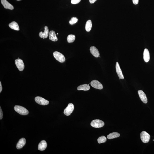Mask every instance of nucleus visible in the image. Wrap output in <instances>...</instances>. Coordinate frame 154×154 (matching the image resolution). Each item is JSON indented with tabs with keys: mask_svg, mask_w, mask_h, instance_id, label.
I'll return each instance as SVG.
<instances>
[{
	"mask_svg": "<svg viewBox=\"0 0 154 154\" xmlns=\"http://www.w3.org/2000/svg\"><path fill=\"white\" fill-rule=\"evenodd\" d=\"M16 0L18 1H19L21 0Z\"/></svg>",
	"mask_w": 154,
	"mask_h": 154,
	"instance_id": "c756f323",
	"label": "nucleus"
},
{
	"mask_svg": "<svg viewBox=\"0 0 154 154\" xmlns=\"http://www.w3.org/2000/svg\"><path fill=\"white\" fill-rule=\"evenodd\" d=\"M1 2L3 6L5 8L11 10H13L14 9V7L6 0H1Z\"/></svg>",
	"mask_w": 154,
	"mask_h": 154,
	"instance_id": "ddd939ff",
	"label": "nucleus"
},
{
	"mask_svg": "<svg viewBox=\"0 0 154 154\" xmlns=\"http://www.w3.org/2000/svg\"><path fill=\"white\" fill-rule=\"evenodd\" d=\"M90 89V87L89 85L84 84L79 86L77 87V90H83L84 91H88Z\"/></svg>",
	"mask_w": 154,
	"mask_h": 154,
	"instance_id": "6ab92c4d",
	"label": "nucleus"
},
{
	"mask_svg": "<svg viewBox=\"0 0 154 154\" xmlns=\"http://www.w3.org/2000/svg\"><path fill=\"white\" fill-rule=\"evenodd\" d=\"M26 143V139L24 138H22L20 139L16 145V148L18 149H19L23 148L25 144Z\"/></svg>",
	"mask_w": 154,
	"mask_h": 154,
	"instance_id": "2eb2a0df",
	"label": "nucleus"
},
{
	"mask_svg": "<svg viewBox=\"0 0 154 154\" xmlns=\"http://www.w3.org/2000/svg\"><path fill=\"white\" fill-rule=\"evenodd\" d=\"M81 0H72L71 3L73 4H76L80 2Z\"/></svg>",
	"mask_w": 154,
	"mask_h": 154,
	"instance_id": "393cba45",
	"label": "nucleus"
},
{
	"mask_svg": "<svg viewBox=\"0 0 154 154\" xmlns=\"http://www.w3.org/2000/svg\"><path fill=\"white\" fill-rule=\"evenodd\" d=\"M133 3L135 5L139 3V0H132Z\"/></svg>",
	"mask_w": 154,
	"mask_h": 154,
	"instance_id": "bb28decb",
	"label": "nucleus"
},
{
	"mask_svg": "<svg viewBox=\"0 0 154 154\" xmlns=\"http://www.w3.org/2000/svg\"><path fill=\"white\" fill-rule=\"evenodd\" d=\"M107 140L105 136H102L99 137V138L97 139V141L98 143L99 144L101 143H104Z\"/></svg>",
	"mask_w": 154,
	"mask_h": 154,
	"instance_id": "5701e85b",
	"label": "nucleus"
},
{
	"mask_svg": "<svg viewBox=\"0 0 154 154\" xmlns=\"http://www.w3.org/2000/svg\"><path fill=\"white\" fill-rule=\"evenodd\" d=\"M3 117V114L1 106H0V119H2Z\"/></svg>",
	"mask_w": 154,
	"mask_h": 154,
	"instance_id": "a878e982",
	"label": "nucleus"
},
{
	"mask_svg": "<svg viewBox=\"0 0 154 154\" xmlns=\"http://www.w3.org/2000/svg\"><path fill=\"white\" fill-rule=\"evenodd\" d=\"M49 39L52 41L55 42L57 41V38L54 31H50L49 34Z\"/></svg>",
	"mask_w": 154,
	"mask_h": 154,
	"instance_id": "dca6fc26",
	"label": "nucleus"
},
{
	"mask_svg": "<svg viewBox=\"0 0 154 154\" xmlns=\"http://www.w3.org/2000/svg\"><path fill=\"white\" fill-rule=\"evenodd\" d=\"M90 84L92 87L96 89H102L103 88L102 84L97 80H94L92 81Z\"/></svg>",
	"mask_w": 154,
	"mask_h": 154,
	"instance_id": "6e6552de",
	"label": "nucleus"
},
{
	"mask_svg": "<svg viewBox=\"0 0 154 154\" xmlns=\"http://www.w3.org/2000/svg\"><path fill=\"white\" fill-rule=\"evenodd\" d=\"M89 0L90 3L93 4L97 0Z\"/></svg>",
	"mask_w": 154,
	"mask_h": 154,
	"instance_id": "c85d7f7f",
	"label": "nucleus"
},
{
	"mask_svg": "<svg viewBox=\"0 0 154 154\" xmlns=\"http://www.w3.org/2000/svg\"><path fill=\"white\" fill-rule=\"evenodd\" d=\"M75 39V36L73 35H68L67 37V40L68 43H73Z\"/></svg>",
	"mask_w": 154,
	"mask_h": 154,
	"instance_id": "4be33fe9",
	"label": "nucleus"
},
{
	"mask_svg": "<svg viewBox=\"0 0 154 154\" xmlns=\"http://www.w3.org/2000/svg\"><path fill=\"white\" fill-rule=\"evenodd\" d=\"M120 135L119 133L117 132H113L107 135V138L109 139H111L115 138L118 137Z\"/></svg>",
	"mask_w": 154,
	"mask_h": 154,
	"instance_id": "412c9836",
	"label": "nucleus"
},
{
	"mask_svg": "<svg viewBox=\"0 0 154 154\" xmlns=\"http://www.w3.org/2000/svg\"><path fill=\"white\" fill-rule=\"evenodd\" d=\"M116 69L117 73V74L118 75V77H119V79H124V77L121 70V69L118 62H117L116 63Z\"/></svg>",
	"mask_w": 154,
	"mask_h": 154,
	"instance_id": "9d476101",
	"label": "nucleus"
},
{
	"mask_svg": "<svg viewBox=\"0 0 154 154\" xmlns=\"http://www.w3.org/2000/svg\"><path fill=\"white\" fill-rule=\"evenodd\" d=\"M53 55L55 58L59 62L62 63L65 61V57L60 53L57 51H55L53 53Z\"/></svg>",
	"mask_w": 154,
	"mask_h": 154,
	"instance_id": "7ed1b4c3",
	"label": "nucleus"
},
{
	"mask_svg": "<svg viewBox=\"0 0 154 154\" xmlns=\"http://www.w3.org/2000/svg\"><path fill=\"white\" fill-rule=\"evenodd\" d=\"M74 109V106L73 104L71 103H69L64 109V114L66 116H69L73 112Z\"/></svg>",
	"mask_w": 154,
	"mask_h": 154,
	"instance_id": "39448f33",
	"label": "nucleus"
},
{
	"mask_svg": "<svg viewBox=\"0 0 154 154\" xmlns=\"http://www.w3.org/2000/svg\"><path fill=\"white\" fill-rule=\"evenodd\" d=\"M91 53L95 57H98L100 56V53L98 49L94 46L91 47L90 49Z\"/></svg>",
	"mask_w": 154,
	"mask_h": 154,
	"instance_id": "f8f14e48",
	"label": "nucleus"
},
{
	"mask_svg": "<svg viewBox=\"0 0 154 154\" xmlns=\"http://www.w3.org/2000/svg\"><path fill=\"white\" fill-rule=\"evenodd\" d=\"M2 90V87L1 81H0V93H1Z\"/></svg>",
	"mask_w": 154,
	"mask_h": 154,
	"instance_id": "cd10ccee",
	"label": "nucleus"
},
{
	"mask_svg": "<svg viewBox=\"0 0 154 154\" xmlns=\"http://www.w3.org/2000/svg\"><path fill=\"white\" fill-rule=\"evenodd\" d=\"M143 59L145 62H148L150 60V56L149 51L147 49H145L143 52Z\"/></svg>",
	"mask_w": 154,
	"mask_h": 154,
	"instance_id": "f3484780",
	"label": "nucleus"
},
{
	"mask_svg": "<svg viewBox=\"0 0 154 154\" xmlns=\"http://www.w3.org/2000/svg\"><path fill=\"white\" fill-rule=\"evenodd\" d=\"M49 34V29L47 26H45L44 27V32L42 31L39 33V35L41 38H43V39L46 38L48 37Z\"/></svg>",
	"mask_w": 154,
	"mask_h": 154,
	"instance_id": "9b49d317",
	"label": "nucleus"
},
{
	"mask_svg": "<svg viewBox=\"0 0 154 154\" xmlns=\"http://www.w3.org/2000/svg\"><path fill=\"white\" fill-rule=\"evenodd\" d=\"M150 136L148 133L145 131H143L141 133L140 138L142 141L144 143H147L149 142Z\"/></svg>",
	"mask_w": 154,
	"mask_h": 154,
	"instance_id": "20e7f679",
	"label": "nucleus"
},
{
	"mask_svg": "<svg viewBox=\"0 0 154 154\" xmlns=\"http://www.w3.org/2000/svg\"><path fill=\"white\" fill-rule=\"evenodd\" d=\"M9 27L10 28L16 31H19V26L18 23L15 22H12L9 24Z\"/></svg>",
	"mask_w": 154,
	"mask_h": 154,
	"instance_id": "a211bd4d",
	"label": "nucleus"
},
{
	"mask_svg": "<svg viewBox=\"0 0 154 154\" xmlns=\"http://www.w3.org/2000/svg\"><path fill=\"white\" fill-rule=\"evenodd\" d=\"M14 110L21 115H26L29 113V111L25 108L22 106L16 105L14 106Z\"/></svg>",
	"mask_w": 154,
	"mask_h": 154,
	"instance_id": "f257e3e1",
	"label": "nucleus"
},
{
	"mask_svg": "<svg viewBox=\"0 0 154 154\" xmlns=\"http://www.w3.org/2000/svg\"><path fill=\"white\" fill-rule=\"evenodd\" d=\"M91 125L95 128H100L104 126L105 123L99 119L94 120L92 121L90 124Z\"/></svg>",
	"mask_w": 154,
	"mask_h": 154,
	"instance_id": "f03ea898",
	"label": "nucleus"
},
{
	"mask_svg": "<svg viewBox=\"0 0 154 154\" xmlns=\"http://www.w3.org/2000/svg\"><path fill=\"white\" fill-rule=\"evenodd\" d=\"M15 62L16 65L19 71H22L23 70L25 67L24 64L21 59H17L15 60Z\"/></svg>",
	"mask_w": 154,
	"mask_h": 154,
	"instance_id": "0eeeda50",
	"label": "nucleus"
},
{
	"mask_svg": "<svg viewBox=\"0 0 154 154\" xmlns=\"http://www.w3.org/2000/svg\"><path fill=\"white\" fill-rule=\"evenodd\" d=\"M78 21V19L76 17H74L71 18L69 21V23L71 25H73L76 23Z\"/></svg>",
	"mask_w": 154,
	"mask_h": 154,
	"instance_id": "b1692460",
	"label": "nucleus"
},
{
	"mask_svg": "<svg viewBox=\"0 0 154 154\" xmlns=\"http://www.w3.org/2000/svg\"><path fill=\"white\" fill-rule=\"evenodd\" d=\"M47 146V144L45 141H41L38 146V149L41 151H43L46 149Z\"/></svg>",
	"mask_w": 154,
	"mask_h": 154,
	"instance_id": "4468645a",
	"label": "nucleus"
},
{
	"mask_svg": "<svg viewBox=\"0 0 154 154\" xmlns=\"http://www.w3.org/2000/svg\"><path fill=\"white\" fill-rule=\"evenodd\" d=\"M138 94L142 102L145 104L148 102V99L145 93L143 91L139 90L138 91Z\"/></svg>",
	"mask_w": 154,
	"mask_h": 154,
	"instance_id": "1a4fd4ad",
	"label": "nucleus"
},
{
	"mask_svg": "<svg viewBox=\"0 0 154 154\" xmlns=\"http://www.w3.org/2000/svg\"><path fill=\"white\" fill-rule=\"evenodd\" d=\"M57 35H58V34L57 33Z\"/></svg>",
	"mask_w": 154,
	"mask_h": 154,
	"instance_id": "7c9ffc66",
	"label": "nucleus"
},
{
	"mask_svg": "<svg viewBox=\"0 0 154 154\" xmlns=\"http://www.w3.org/2000/svg\"><path fill=\"white\" fill-rule=\"evenodd\" d=\"M35 101L37 103L43 106L48 105L49 103V102L48 101L41 97H36L35 98Z\"/></svg>",
	"mask_w": 154,
	"mask_h": 154,
	"instance_id": "423d86ee",
	"label": "nucleus"
},
{
	"mask_svg": "<svg viewBox=\"0 0 154 154\" xmlns=\"http://www.w3.org/2000/svg\"><path fill=\"white\" fill-rule=\"evenodd\" d=\"M92 27V23L91 20H89L87 21L86 23L85 29L86 31L89 32L90 31Z\"/></svg>",
	"mask_w": 154,
	"mask_h": 154,
	"instance_id": "aec40b11",
	"label": "nucleus"
}]
</instances>
